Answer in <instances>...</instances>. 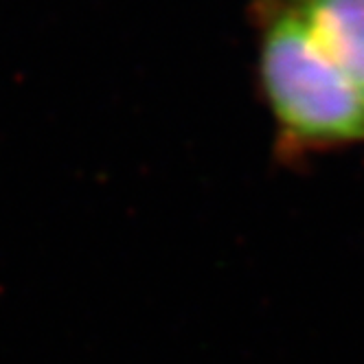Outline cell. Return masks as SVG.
Listing matches in <instances>:
<instances>
[{
  "mask_svg": "<svg viewBox=\"0 0 364 364\" xmlns=\"http://www.w3.org/2000/svg\"><path fill=\"white\" fill-rule=\"evenodd\" d=\"M309 33L364 97V0H292Z\"/></svg>",
  "mask_w": 364,
  "mask_h": 364,
  "instance_id": "2",
  "label": "cell"
},
{
  "mask_svg": "<svg viewBox=\"0 0 364 364\" xmlns=\"http://www.w3.org/2000/svg\"><path fill=\"white\" fill-rule=\"evenodd\" d=\"M248 20L277 159L296 165L364 147V97L325 55L292 0H248Z\"/></svg>",
  "mask_w": 364,
  "mask_h": 364,
  "instance_id": "1",
  "label": "cell"
}]
</instances>
